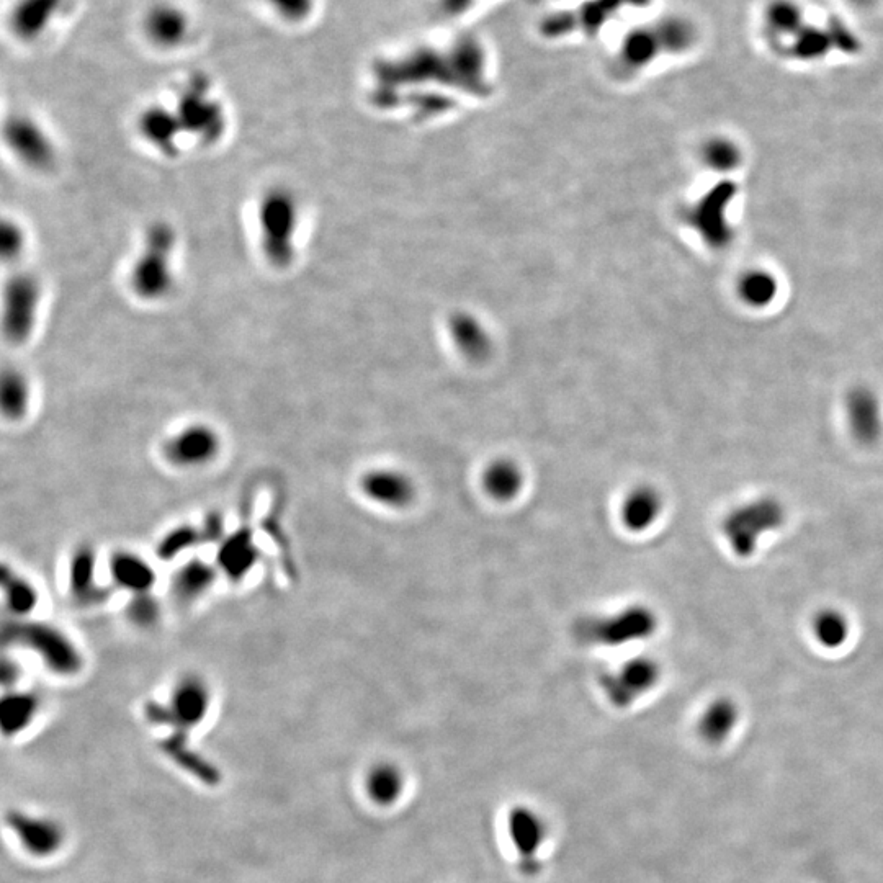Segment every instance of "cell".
Segmentation results:
<instances>
[{"label": "cell", "mask_w": 883, "mask_h": 883, "mask_svg": "<svg viewBox=\"0 0 883 883\" xmlns=\"http://www.w3.org/2000/svg\"><path fill=\"white\" fill-rule=\"evenodd\" d=\"M7 823L22 841L23 846L38 856H48L61 844V830L48 820L33 818L20 812L7 815Z\"/></svg>", "instance_id": "obj_24"}, {"label": "cell", "mask_w": 883, "mask_h": 883, "mask_svg": "<svg viewBox=\"0 0 883 883\" xmlns=\"http://www.w3.org/2000/svg\"><path fill=\"white\" fill-rule=\"evenodd\" d=\"M5 139L12 153L25 166L32 167L36 171H45L53 166L54 148L50 136L30 118H12L5 126Z\"/></svg>", "instance_id": "obj_17"}, {"label": "cell", "mask_w": 883, "mask_h": 883, "mask_svg": "<svg viewBox=\"0 0 883 883\" xmlns=\"http://www.w3.org/2000/svg\"><path fill=\"white\" fill-rule=\"evenodd\" d=\"M702 159H704L705 166H709L713 171L727 174V172L735 171L740 167L743 153L733 139L727 138V136H715L704 144Z\"/></svg>", "instance_id": "obj_36"}, {"label": "cell", "mask_w": 883, "mask_h": 883, "mask_svg": "<svg viewBox=\"0 0 883 883\" xmlns=\"http://www.w3.org/2000/svg\"><path fill=\"white\" fill-rule=\"evenodd\" d=\"M738 187L722 180L682 210V221L713 251H723L735 241V228L728 218Z\"/></svg>", "instance_id": "obj_6"}, {"label": "cell", "mask_w": 883, "mask_h": 883, "mask_svg": "<svg viewBox=\"0 0 883 883\" xmlns=\"http://www.w3.org/2000/svg\"><path fill=\"white\" fill-rule=\"evenodd\" d=\"M481 483L489 498L498 503H509L514 501L524 489V471L509 458H498L485 468Z\"/></svg>", "instance_id": "obj_26"}, {"label": "cell", "mask_w": 883, "mask_h": 883, "mask_svg": "<svg viewBox=\"0 0 883 883\" xmlns=\"http://www.w3.org/2000/svg\"><path fill=\"white\" fill-rule=\"evenodd\" d=\"M812 633L815 640L826 650H838L849 640L851 624L844 612L834 607H826L816 612L813 617Z\"/></svg>", "instance_id": "obj_32"}, {"label": "cell", "mask_w": 883, "mask_h": 883, "mask_svg": "<svg viewBox=\"0 0 883 883\" xmlns=\"http://www.w3.org/2000/svg\"><path fill=\"white\" fill-rule=\"evenodd\" d=\"M169 727L187 733L208 717L211 707V689L197 673H185L172 687L169 702Z\"/></svg>", "instance_id": "obj_11"}, {"label": "cell", "mask_w": 883, "mask_h": 883, "mask_svg": "<svg viewBox=\"0 0 883 883\" xmlns=\"http://www.w3.org/2000/svg\"><path fill=\"white\" fill-rule=\"evenodd\" d=\"M738 709L730 699H717L705 709L700 718L699 730L705 740L720 741L735 728Z\"/></svg>", "instance_id": "obj_34"}, {"label": "cell", "mask_w": 883, "mask_h": 883, "mask_svg": "<svg viewBox=\"0 0 883 883\" xmlns=\"http://www.w3.org/2000/svg\"><path fill=\"white\" fill-rule=\"evenodd\" d=\"M205 545L200 525L179 524L167 530L156 543L157 560L175 561L192 552L195 548Z\"/></svg>", "instance_id": "obj_31"}, {"label": "cell", "mask_w": 883, "mask_h": 883, "mask_svg": "<svg viewBox=\"0 0 883 883\" xmlns=\"http://www.w3.org/2000/svg\"><path fill=\"white\" fill-rule=\"evenodd\" d=\"M162 749H164V753L169 756V758L174 759L177 764H179L182 769L192 774V776L197 777L198 780H202L205 784L208 785H216L220 782V772L216 771V767L207 759L202 758L200 754L195 753L189 745H187V740H185V733H175V735L169 736L164 743H162Z\"/></svg>", "instance_id": "obj_28"}, {"label": "cell", "mask_w": 883, "mask_h": 883, "mask_svg": "<svg viewBox=\"0 0 883 883\" xmlns=\"http://www.w3.org/2000/svg\"><path fill=\"white\" fill-rule=\"evenodd\" d=\"M807 22V12L797 0H769L762 10V35L780 54Z\"/></svg>", "instance_id": "obj_19"}, {"label": "cell", "mask_w": 883, "mask_h": 883, "mask_svg": "<svg viewBox=\"0 0 883 883\" xmlns=\"http://www.w3.org/2000/svg\"><path fill=\"white\" fill-rule=\"evenodd\" d=\"M2 641L5 646H18L30 651L54 676H77L86 663L76 641L63 628L43 620H5Z\"/></svg>", "instance_id": "obj_1"}, {"label": "cell", "mask_w": 883, "mask_h": 883, "mask_svg": "<svg viewBox=\"0 0 883 883\" xmlns=\"http://www.w3.org/2000/svg\"><path fill=\"white\" fill-rule=\"evenodd\" d=\"M658 630V615L646 606H630L609 615L581 620L576 637L586 645L619 648L648 640Z\"/></svg>", "instance_id": "obj_7"}, {"label": "cell", "mask_w": 883, "mask_h": 883, "mask_svg": "<svg viewBox=\"0 0 883 883\" xmlns=\"http://www.w3.org/2000/svg\"><path fill=\"white\" fill-rule=\"evenodd\" d=\"M360 493L385 509H406L416 499V485L406 473L393 468H373L360 476Z\"/></svg>", "instance_id": "obj_15"}, {"label": "cell", "mask_w": 883, "mask_h": 883, "mask_svg": "<svg viewBox=\"0 0 883 883\" xmlns=\"http://www.w3.org/2000/svg\"><path fill=\"white\" fill-rule=\"evenodd\" d=\"M663 496L650 485H640L625 494L620 506V520L625 529L633 534L650 530L663 512Z\"/></svg>", "instance_id": "obj_23"}, {"label": "cell", "mask_w": 883, "mask_h": 883, "mask_svg": "<svg viewBox=\"0 0 883 883\" xmlns=\"http://www.w3.org/2000/svg\"><path fill=\"white\" fill-rule=\"evenodd\" d=\"M282 22L301 23L313 10V0H262Z\"/></svg>", "instance_id": "obj_37"}, {"label": "cell", "mask_w": 883, "mask_h": 883, "mask_svg": "<svg viewBox=\"0 0 883 883\" xmlns=\"http://www.w3.org/2000/svg\"><path fill=\"white\" fill-rule=\"evenodd\" d=\"M223 442L215 427L205 422L187 424L169 435L162 444V457L177 470L210 467L221 455Z\"/></svg>", "instance_id": "obj_8"}, {"label": "cell", "mask_w": 883, "mask_h": 883, "mask_svg": "<svg viewBox=\"0 0 883 883\" xmlns=\"http://www.w3.org/2000/svg\"><path fill=\"white\" fill-rule=\"evenodd\" d=\"M262 552L257 545L256 532L252 525L241 524L226 534L216 547L215 565L221 576L231 583H243L244 579L256 570Z\"/></svg>", "instance_id": "obj_13"}, {"label": "cell", "mask_w": 883, "mask_h": 883, "mask_svg": "<svg viewBox=\"0 0 883 883\" xmlns=\"http://www.w3.org/2000/svg\"><path fill=\"white\" fill-rule=\"evenodd\" d=\"M0 404H2V413L9 421H20L27 416L30 406V385L22 373L15 370L4 373Z\"/></svg>", "instance_id": "obj_33"}, {"label": "cell", "mask_w": 883, "mask_h": 883, "mask_svg": "<svg viewBox=\"0 0 883 883\" xmlns=\"http://www.w3.org/2000/svg\"><path fill=\"white\" fill-rule=\"evenodd\" d=\"M40 283L32 275H15L5 288V336L15 344H22L35 328L40 306Z\"/></svg>", "instance_id": "obj_10"}, {"label": "cell", "mask_w": 883, "mask_h": 883, "mask_svg": "<svg viewBox=\"0 0 883 883\" xmlns=\"http://www.w3.org/2000/svg\"><path fill=\"white\" fill-rule=\"evenodd\" d=\"M661 679V668L655 659L637 656L614 671L601 676V689L617 709H627L643 695L655 689Z\"/></svg>", "instance_id": "obj_9"}, {"label": "cell", "mask_w": 883, "mask_h": 883, "mask_svg": "<svg viewBox=\"0 0 883 883\" xmlns=\"http://www.w3.org/2000/svg\"><path fill=\"white\" fill-rule=\"evenodd\" d=\"M123 614L131 627L148 632L161 624L162 617H164V607H162L161 599L154 596V592H144V594L128 596V601L123 607Z\"/></svg>", "instance_id": "obj_35"}, {"label": "cell", "mask_w": 883, "mask_h": 883, "mask_svg": "<svg viewBox=\"0 0 883 883\" xmlns=\"http://www.w3.org/2000/svg\"><path fill=\"white\" fill-rule=\"evenodd\" d=\"M138 131L151 148L166 157L177 156L180 153V143L185 139L174 110L164 105L144 108L138 118Z\"/></svg>", "instance_id": "obj_20"}, {"label": "cell", "mask_w": 883, "mask_h": 883, "mask_svg": "<svg viewBox=\"0 0 883 883\" xmlns=\"http://www.w3.org/2000/svg\"><path fill=\"white\" fill-rule=\"evenodd\" d=\"M221 574L215 563L192 556L177 566L169 584L172 601L179 607H190L202 601Z\"/></svg>", "instance_id": "obj_18"}, {"label": "cell", "mask_w": 883, "mask_h": 883, "mask_svg": "<svg viewBox=\"0 0 883 883\" xmlns=\"http://www.w3.org/2000/svg\"><path fill=\"white\" fill-rule=\"evenodd\" d=\"M406 787L403 772L395 764L381 762L368 772L367 792L373 802L381 807H391L398 802Z\"/></svg>", "instance_id": "obj_29"}, {"label": "cell", "mask_w": 883, "mask_h": 883, "mask_svg": "<svg viewBox=\"0 0 883 883\" xmlns=\"http://www.w3.org/2000/svg\"><path fill=\"white\" fill-rule=\"evenodd\" d=\"M175 231L169 225L156 223L144 238L143 249L131 269L133 292L146 301H157L171 292L174 285Z\"/></svg>", "instance_id": "obj_4"}, {"label": "cell", "mask_w": 883, "mask_h": 883, "mask_svg": "<svg viewBox=\"0 0 883 883\" xmlns=\"http://www.w3.org/2000/svg\"><path fill=\"white\" fill-rule=\"evenodd\" d=\"M507 833L522 862V872L537 874L538 854L547 839V826L542 816L529 807L512 808L507 815Z\"/></svg>", "instance_id": "obj_16"}, {"label": "cell", "mask_w": 883, "mask_h": 883, "mask_svg": "<svg viewBox=\"0 0 883 883\" xmlns=\"http://www.w3.org/2000/svg\"><path fill=\"white\" fill-rule=\"evenodd\" d=\"M143 32L156 48H180L190 35V17L179 5L157 4L144 15Z\"/></svg>", "instance_id": "obj_21"}, {"label": "cell", "mask_w": 883, "mask_h": 883, "mask_svg": "<svg viewBox=\"0 0 883 883\" xmlns=\"http://www.w3.org/2000/svg\"><path fill=\"white\" fill-rule=\"evenodd\" d=\"M40 697L32 691L9 689L0 702V725L5 736L18 735L30 727L40 710Z\"/></svg>", "instance_id": "obj_27"}, {"label": "cell", "mask_w": 883, "mask_h": 883, "mask_svg": "<svg viewBox=\"0 0 883 883\" xmlns=\"http://www.w3.org/2000/svg\"><path fill=\"white\" fill-rule=\"evenodd\" d=\"M172 110L185 138L197 141L200 146H213L225 135V110L205 79L195 77L185 82Z\"/></svg>", "instance_id": "obj_5"}, {"label": "cell", "mask_w": 883, "mask_h": 883, "mask_svg": "<svg viewBox=\"0 0 883 883\" xmlns=\"http://www.w3.org/2000/svg\"><path fill=\"white\" fill-rule=\"evenodd\" d=\"M779 280L766 269H751L738 280V295L751 308H767L776 300Z\"/></svg>", "instance_id": "obj_30"}, {"label": "cell", "mask_w": 883, "mask_h": 883, "mask_svg": "<svg viewBox=\"0 0 883 883\" xmlns=\"http://www.w3.org/2000/svg\"><path fill=\"white\" fill-rule=\"evenodd\" d=\"M844 416L852 439L870 447L882 439L883 406L879 395L869 386H856L844 398Z\"/></svg>", "instance_id": "obj_14"}, {"label": "cell", "mask_w": 883, "mask_h": 883, "mask_svg": "<svg viewBox=\"0 0 883 883\" xmlns=\"http://www.w3.org/2000/svg\"><path fill=\"white\" fill-rule=\"evenodd\" d=\"M200 529H202L205 545H216V547L220 545L221 540L228 534L225 517L221 516L218 511L208 512L207 516L203 517Z\"/></svg>", "instance_id": "obj_38"}, {"label": "cell", "mask_w": 883, "mask_h": 883, "mask_svg": "<svg viewBox=\"0 0 883 883\" xmlns=\"http://www.w3.org/2000/svg\"><path fill=\"white\" fill-rule=\"evenodd\" d=\"M2 592H4L5 610L10 619H32L35 610L40 606V591L30 579L7 566L2 568Z\"/></svg>", "instance_id": "obj_25"}, {"label": "cell", "mask_w": 883, "mask_h": 883, "mask_svg": "<svg viewBox=\"0 0 883 883\" xmlns=\"http://www.w3.org/2000/svg\"><path fill=\"white\" fill-rule=\"evenodd\" d=\"M22 666L17 663V659L4 656L2 664H0V679L5 689H15L18 681L22 679Z\"/></svg>", "instance_id": "obj_39"}, {"label": "cell", "mask_w": 883, "mask_h": 883, "mask_svg": "<svg viewBox=\"0 0 883 883\" xmlns=\"http://www.w3.org/2000/svg\"><path fill=\"white\" fill-rule=\"evenodd\" d=\"M260 251L272 267L285 269L296 254L300 208L287 189H270L257 205Z\"/></svg>", "instance_id": "obj_2"}, {"label": "cell", "mask_w": 883, "mask_h": 883, "mask_svg": "<svg viewBox=\"0 0 883 883\" xmlns=\"http://www.w3.org/2000/svg\"><path fill=\"white\" fill-rule=\"evenodd\" d=\"M787 520V509L774 496L749 499L733 507L722 520V535L738 558H751L759 542L779 530Z\"/></svg>", "instance_id": "obj_3"}, {"label": "cell", "mask_w": 883, "mask_h": 883, "mask_svg": "<svg viewBox=\"0 0 883 883\" xmlns=\"http://www.w3.org/2000/svg\"><path fill=\"white\" fill-rule=\"evenodd\" d=\"M99 553L94 545L81 543L72 550L68 563V592L76 606L97 607L108 601L110 591L99 581Z\"/></svg>", "instance_id": "obj_12"}, {"label": "cell", "mask_w": 883, "mask_h": 883, "mask_svg": "<svg viewBox=\"0 0 883 883\" xmlns=\"http://www.w3.org/2000/svg\"><path fill=\"white\" fill-rule=\"evenodd\" d=\"M849 4L854 5L856 9L869 10L874 9L879 0H848Z\"/></svg>", "instance_id": "obj_41"}, {"label": "cell", "mask_w": 883, "mask_h": 883, "mask_svg": "<svg viewBox=\"0 0 883 883\" xmlns=\"http://www.w3.org/2000/svg\"><path fill=\"white\" fill-rule=\"evenodd\" d=\"M5 231L12 236V239L5 238L4 236L5 257H17L23 247L22 229L17 228V226H5Z\"/></svg>", "instance_id": "obj_40"}, {"label": "cell", "mask_w": 883, "mask_h": 883, "mask_svg": "<svg viewBox=\"0 0 883 883\" xmlns=\"http://www.w3.org/2000/svg\"><path fill=\"white\" fill-rule=\"evenodd\" d=\"M108 576L115 588L128 596L153 592L157 583L151 561L131 550H115L108 558Z\"/></svg>", "instance_id": "obj_22"}]
</instances>
